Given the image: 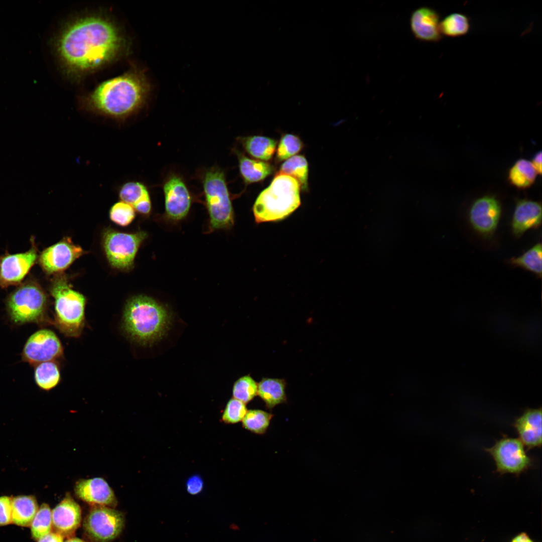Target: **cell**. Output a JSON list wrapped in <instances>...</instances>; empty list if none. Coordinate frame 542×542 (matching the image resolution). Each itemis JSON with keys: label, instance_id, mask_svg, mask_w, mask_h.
Returning a JSON list of instances; mask_svg holds the SVG:
<instances>
[{"label": "cell", "instance_id": "1", "mask_svg": "<svg viewBox=\"0 0 542 542\" xmlns=\"http://www.w3.org/2000/svg\"><path fill=\"white\" fill-rule=\"evenodd\" d=\"M127 45L114 22L102 16L91 15L68 24L58 36L55 47L66 71L80 75L115 60L124 52Z\"/></svg>", "mask_w": 542, "mask_h": 542}, {"label": "cell", "instance_id": "2", "mask_svg": "<svg viewBox=\"0 0 542 542\" xmlns=\"http://www.w3.org/2000/svg\"><path fill=\"white\" fill-rule=\"evenodd\" d=\"M150 86L140 69H133L106 80L83 101L87 110L109 118L122 120L144 105Z\"/></svg>", "mask_w": 542, "mask_h": 542}, {"label": "cell", "instance_id": "3", "mask_svg": "<svg viewBox=\"0 0 542 542\" xmlns=\"http://www.w3.org/2000/svg\"><path fill=\"white\" fill-rule=\"evenodd\" d=\"M170 322L168 309L149 297H133L125 305L123 329L131 340L140 344H147L160 339L168 330Z\"/></svg>", "mask_w": 542, "mask_h": 542}, {"label": "cell", "instance_id": "4", "mask_svg": "<svg viewBox=\"0 0 542 542\" xmlns=\"http://www.w3.org/2000/svg\"><path fill=\"white\" fill-rule=\"evenodd\" d=\"M301 187L294 178L277 173L257 197L252 211L256 223L282 220L301 205Z\"/></svg>", "mask_w": 542, "mask_h": 542}, {"label": "cell", "instance_id": "5", "mask_svg": "<svg viewBox=\"0 0 542 542\" xmlns=\"http://www.w3.org/2000/svg\"><path fill=\"white\" fill-rule=\"evenodd\" d=\"M50 293L55 302V324L65 336L79 337L85 323L86 299L73 290L63 276L53 281Z\"/></svg>", "mask_w": 542, "mask_h": 542}, {"label": "cell", "instance_id": "6", "mask_svg": "<svg viewBox=\"0 0 542 542\" xmlns=\"http://www.w3.org/2000/svg\"><path fill=\"white\" fill-rule=\"evenodd\" d=\"M202 183L210 229L230 228L234 224V215L224 172L217 167L207 169Z\"/></svg>", "mask_w": 542, "mask_h": 542}, {"label": "cell", "instance_id": "7", "mask_svg": "<svg viewBox=\"0 0 542 542\" xmlns=\"http://www.w3.org/2000/svg\"><path fill=\"white\" fill-rule=\"evenodd\" d=\"M47 297L36 282L27 281L9 296L7 307L12 321L21 324L46 320Z\"/></svg>", "mask_w": 542, "mask_h": 542}, {"label": "cell", "instance_id": "8", "mask_svg": "<svg viewBox=\"0 0 542 542\" xmlns=\"http://www.w3.org/2000/svg\"><path fill=\"white\" fill-rule=\"evenodd\" d=\"M147 236L145 231L126 233L107 230L103 234V242L110 264L118 269L129 268L141 244Z\"/></svg>", "mask_w": 542, "mask_h": 542}, {"label": "cell", "instance_id": "9", "mask_svg": "<svg viewBox=\"0 0 542 542\" xmlns=\"http://www.w3.org/2000/svg\"><path fill=\"white\" fill-rule=\"evenodd\" d=\"M493 458L496 471L502 475L511 473L519 476L533 465L519 439L504 437L494 445L485 449Z\"/></svg>", "mask_w": 542, "mask_h": 542}, {"label": "cell", "instance_id": "10", "mask_svg": "<svg viewBox=\"0 0 542 542\" xmlns=\"http://www.w3.org/2000/svg\"><path fill=\"white\" fill-rule=\"evenodd\" d=\"M122 514L105 506L95 505L85 517L83 526L92 540L108 542L115 538L124 526Z\"/></svg>", "mask_w": 542, "mask_h": 542}, {"label": "cell", "instance_id": "11", "mask_svg": "<svg viewBox=\"0 0 542 542\" xmlns=\"http://www.w3.org/2000/svg\"><path fill=\"white\" fill-rule=\"evenodd\" d=\"M63 354V347L57 335L51 330L42 329L33 334L26 342L23 360L32 365L53 361Z\"/></svg>", "mask_w": 542, "mask_h": 542}, {"label": "cell", "instance_id": "12", "mask_svg": "<svg viewBox=\"0 0 542 542\" xmlns=\"http://www.w3.org/2000/svg\"><path fill=\"white\" fill-rule=\"evenodd\" d=\"M163 190L165 197L166 217L173 221L184 219L190 210L192 197L184 180L172 174L165 180Z\"/></svg>", "mask_w": 542, "mask_h": 542}, {"label": "cell", "instance_id": "13", "mask_svg": "<svg viewBox=\"0 0 542 542\" xmlns=\"http://www.w3.org/2000/svg\"><path fill=\"white\" fill-rule=\"evenodd\" d=\"M501 215V207L494 197L485 196L472 204L468 213L470 224L479 233L490 236L495 232Z\"/></svg>", "mask_w": 542, "mask_h": 542}, {"label": "cell", "instance_id": "14", "mask_svg": "<svg viewBox=\"0 0 542 542\" xmlns=\"http://www.w3.org/2000/svg\"><path fill=\"white\" fill-rule=\"evenodd\" d=\"M84 253L80 246L74 244L70 238L65 237L43 250L39 261L42 268L51 274L65 269Z\"/></svg>", "mask_w": 542, "mask_h": 542}, {"label": "cell", "instance_id": "15", "mask_svg": "<svg viewBox=\"0 0 542 542\" xmlns=\"http://www.w3.org/2000/svg\"><path fill=\"white\" fill-rule=\"evenodd\" d=\"M37 258V250L34 246L26 252L3 257L0 260V287L6 288L20 284Z\"/></svg>", "mask_w": 542, "mask_h": 542}, {"label": "cell", "instance_id": "16", "mask_svg": "<svg viewBox=\"0 0 542 542\" xmlns=\"http://www.w3.org/2000/svg\"><path fill=\"white\" fill-rule=\"evenodd\" d=\"M74 492L78 498L90 504L106 506L116 503L113 491L101 477L79 479L75 484Z\"/></svg>", "mask_w": 542, "mask_h": 542}, {"label": "cell", "instance_id": "17", "mask_svg": "<svg viewBox=\"0 0 542 542\" xmlns=\"http://www.w3.org/2000/svg\"><path fill=\"white\" fill-rule=\"evenodd\" d=\"M440 23L438 12L427 7L416 9L410 18V27L414 36L424 42H437L442 39Z\"/></svg>", "mask_w": 542, "mask_h": 542}, {"label": "cell", "instance_id": "18", "mask_svg": "<svg viewBox=\"0 0 542 542\" xmlns=\"http://www.w3.org/2000/svg\"><path fill=\"white\" fill-rule=\"evenodd\" d=\"M52 525L57 532L63 536L72 535L81 521V510L79 504L67 494L52 511Z\"/></svg>", "mask_w": 542, "mask_h": 542}, {"label": "cell", "instance_id": "19", "mask_svg": "<svg viewBox=\"0 0 542 542\" xmlns=\"http://www.w3.org/2000/svg\"><path fill=\"white\" fill-rule=\"evenodd\" d=\"M541 213L539 202L527 199L517 201L511 220L513 235L519 237L528 230L538 228L541 223Z\"/></svg>", "mask_w": 542, "mask_h": 542}, {"label": "cell", "instance_id": "20", "mask_svg": "<svg viewBox=\"0 0 542 542\" xmlns=\"http://www.w3.org/2000/svg\"><path fill=\"white\" fill-rule=\"evenodd\" d=\"M514 427L527 449L541 446V409H527L515 419Z\"/></svg>", "mask_w": 542, "mask_h": 542}, {"label": "cell", "instance_id": "21", "mask_svg": "<svg viewBox=\"0 0 542 542\" xmlns=\"http://www.w3.org/2000/svg\"><path fill=\"white\" fill-rule=\"evenodd\" d=\"M240 174L246 184L263 181L274 171L272 165L265 161L254 160L235 150Z\"/></svg>", "mask_w": 542, "mask_h": 542}, {"label": "cell", "instance_id": "22", "mask_svg": "<svg viewBox=\"0 0 542 542\" xmlns=\"http://www.w3.org/2000/svg\"><path fill=\"white\" fill-rule=\"evenodd\" d=\"M286 382L285 379L263 378L257 383V393L265 407L272 410L276 405L286 402Z\"/></svg>", "mask_w": 542, "mask_h": 542}, {"label": "cell", "instance_id": "23", "mask_svg": "<svg viewBox=\"0 0 542 542\" xmlns=\"http://www.w3.org/2000/svg\"><path fill=\"white\" fill-rule=\"evenodd\" d=\"M238 141L248 155L262 161H267L272 158L277 144L274 139L262 136L240 137Z\"/></svg>", "mask_w": 542, "mask_h": 542}, {"label": "cell", "instance_id": "24", "mask_svg": "<svg viewBox=\"0 0 542 542\" xmlns=\"http://www.w3.org/2000/svg\"><path fill=\"white\" fill-rule=\"evenodd\" d=\"M35 498L31 495H20L12 499V522L21 526H28L38 510Z\"/></svg>", "mask_w": 542, "mask_h": 542}, {"label": "cell", "instance_id": "25", "mask_svg": "<svg viewBox=\"0 0 542 542\" xmlns=\"http://www.w3.org/2000/svg\"><path fill=\"white\" fill-rule=\"evenodd\" d=\"M537 174L531 162L521 159L517 160L510 169L508 179L515 187L524 189L533 184Z\"/></svg>", "mask_w": 542, "mask_h": 542}, {"label": "cell", "instance_id": "26", "mask_svg": "<svg viewBox=\"0 0 542 542\" xmlns=\"http://www.w3.org/2000/svg\"><path fill=\"white\" fill-rule=\"evenodd\" d=\"M278 173L290 176L299 182L301 189L308 190L309 165L303 155H295L284 162Z\"/></svg>", "mask_w": 542, "mask_h": 542}, {"label": "cell", "instance_id": "27", "mask_svg": "<svg viewBox=\"0 0 542 542\" xmlns=\"http://www.w3.org/2000/svg\"><path fill=\"white\" fill-rule=\"evenodd\" d=\"M541 244L537 243L522 255L511 257L508 261L510 264L519 267L541 277Z\"/></svg>", "mask_w": 542, "mask_h": 542}, {"label": "cell", "instance_id": "28", "mask_svg": "<svg viewBox=\"0 0 542 542\" xmlns=\"http://www.w3.org/2000/svg\"><path fill=\"white\" fill-rule=\"evenodd\" d=\"M440 29L442 35L446 36H462L470 31V19L465 14L454 13L446 16L440 22Z\"/></svg>", "mask_w": 542, "mask_h": 542}, {"label": "cell", "instance_id": "29", "mask_svg": "<svg viewBox=\"0 0 542 542\" xmlns=\"http://www.w3.org/2000/svg\"><path fill=\"white\" fill-rule=\"evenodd\" d=\"M36 365L34 377L36 383L40 388L49 390L59 383L60 373L58 366L55 362L47 361Z\"/></svg>", "mask_w": 542, "mask_h": 542}, {"label": "cell", "instance_id": "30", "mask_svg": "<svg viewBox=\"0 0 542 542\" xmlns=\"http://www.w3.org/2000/svg\"><path fill=\"white\" fill-rule=\"evenodd\" d=\"M274 415L260 410L247 411L242 420L243 427L255 434H265Z\"/></svg>", "mask_w": 542, "mask_h": 542}, {"label": "cell", "instance_id": "31", "mask_svg": "<svg viewBox=\"0 0 542 542\" xmlns=\"http://www.w3.org/2000/svg\"><path fill=\"white\" fill-rule=\"evenodd\" d=\"M30 525L32 537L38 540L51 532L52 511L48 504L43 503L41 505Z\"/></svg>", "mask_w": 542, "mask_h": 542}, {"label": "cell", "instance_id": "32", "mask_svg": "<svg viewBox=\"0 0 542 542\" xmlns=\"http://www.w3.org/2000/svg\"><path fill=\"white\" fill-rule=\"evenodd\" d=\"M304 145L300 138L294 134H284L278 144L276 160L278 162L286 160L299 153Z\"/></svg>", "mask_w": 542, "mask_h": 542}, {"label": "cell", "instance_id": "33", "mask_svg": "<svg viewBox=\"0 0 542 542\" xmlns=\"http://www.w3.org/2000/svg\"><path fill=\"white\" fill-rule=\"evenodd\" d=\"M118 196L122 201L133 207L150 194L144 184L137 181H129L120 186Z\"/></svg>", "mask_w": 542, "mask_h": 542}, {"label": "cell", "instance_id": "34", "mask_svg": "<svg viewBox=\"0 0 542 542\" xmlns=\"http://www.w3.org/2000/svg\"><path fill=\"white\" fill-rule=\"evenodd\" d=\"M257 383L249 375L240 377L233 384V398L244 403L252 400L257 395Z\"/></svg>", "mask_w": 542, "mask_h": 542}, {"label": "cell", "instance_id": "35", "mask_svg": "<svg viewBox=\"0 0 542 542\" xmlns=\"http://www.w3.org/2000/svg\"><path fill=\"white\" fill-rule=\"evenodd\" d=\"M111 220L120 226L130 224L135 217V210L130 204L122 201L115 203L109 211Z\"/></svg>", "mask_w": 542, "mask_h": 542}, {"label": "cell", "instance_id": "36", "mask_svg": "<svg viewBox=\"0 0 542 542\" xmlns=\"http://www.w3.org/2000/svg\"><path fill=\"white\" fill-rule=\"evenodd\" d=\"M247 412L245 403L232 398L226 405L222 416V420L227 424H236L242 421Z\"/></svg>", "mask_w": 542, "mask_h": 542}, {"label": "cell", "instance_id": "37", "mask_svg": "<svg viewBox=\"0 0 542 542\" xmlns=\"http://www.w3.org/2000/svg\"><path fill=\"white\" fill-rule=\"evenodd\" d=\"M12 498L7 496L0 497V526L12 522Z\"/></svg>", "mask_w": 542, "mask_h": 542}, {"label": "cell", "instance_id": "38", "mask_svg": "<svg viewBox=\"0 0 542 542\" xmlns=\"http://www.w3.org/2000/svg\"><path fill=\"white\" fill-rule=\"evenodd\" d=\"M204 484L202 479L197 475L193 476L187 481L186 490L189 494L197 495L200 493L203 489Z\"/></svg>", "mask_w": 542, "mask_h": 542}, {"label": "cell", "instance_id": "39", "mask_svg": "<svg viewBox=\"0 0 542 542\" xmlns=\"http://www.w3.org/2000/svg\"><path fill=\"white\" fill-rule=\"evenodd\" d=\"M38 542H63V536L57 532H50L39 539Z\"/></svg>", "mask_w": 542, "mask_h": 542}, {"label": "cell", "instance_id": "40", "mask_svg": "<svg viewBox=\"0 0 542 542\" xmlns=\"http://www.w3.org/2000/svg\"><path fill=\"white\" fill-rule=\"evenodd\" d=\"M537 174L541 173V152L536 153L531 161Z\"/></svg>", "mask_w": 542, "mask_h": 542}, {"label": "cell", "instance_id": "41", "mask_svg": "<svg viewBox=\"0 0 542 542\" xmlns=\"http://www.w3.org/2000/svg\"><path fill=\"white\" fill-rule=\"evenodd\" d=\"M511 542H533V541L527 534L525 532H521L514 536Z\"/></svg>", "mask_w": 542, "mask_h": 542}, {"label": "cell", "instance_id": "42", "mask_svg": "<svg viewBox=\"0 0 542 542\" xmlns=\"http://www.w3.org/2000/svg\"><path fill=\"white\" fill-rule=\"evenodd\" d=\"M65 542H84V541L82 540H81V539H79L78 538H70V539L66 540Z\"/></svg>", "mask_w": 542, "mask_h": 542}]
</instances>
